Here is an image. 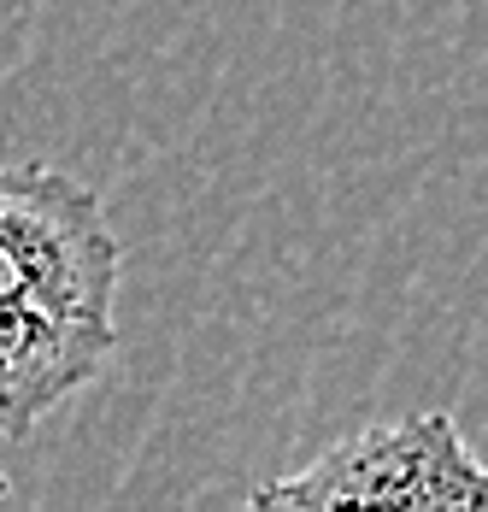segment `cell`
<instances>
[{"mask_svg":"<svg viewBox=\"0 0 488 512\" xmlns=\"http://www.w3.org/2000/svg\"><path fill=\"white\" fill-rule=\"evenodd\" d=\"M124 248L95 189L53 165H0V312L112 330Z\"/></svg>","mask_w":488,"mask_h":512,"instance_id":"6da1fadb","label":"cell"},{"mask_svg":"<svg viewBox=\"0 0 488 512\" xmlns=\"http://www.w3.org/2000/svg\"><path fill=\"white\" fill-rule=\"evenodd\" d=\"M318 512H488V465L447 412H406L294 471Z\"/></svg>","mask_w":488,"mask_h":512,"instance_id":"7a4b0ae2","label":"cell"},{"mask_svg":"<svg viewBox=\"0 0 488 512\" xmlns=\"http://www.w3.org/2000/svg\"><path fill=\"white\" fill-rule=\"evenodd\" d=\"M118 330L59 324L36 312H0V436L36 430L65 395L95 383Z\"/></svg>","mask_w":488,"mask_h":512,"instance_id":"3957f363","label":"cell"},{"mask_svg":"<svg viewBox=\"0 0 488 512\" xmlns=\"http://www.w3.org/2000/svg\"><path fill=\"white\" fill-rule=\"evenodd\" d=\"M247 512H318V507L306 501V489H300L294 477H277V483H259V489H253Z\"/></svg>","mask_w":488,"mask_h":512,"instance_id":"277c9868","label":"cell"},{"mask_svg":"<svg viewBox=\"0 0 488 512\" xmlns=\"http://www.w3.org/2000/svg\"><path fill=\"white\" fill-rule=\"evenodd\" d=\"M0 495H6V477H0Z\"/></svg>","mask_w":488,"mask_h":512,"instance_id":"5b68a950","label":"cell"}]
</instances>
